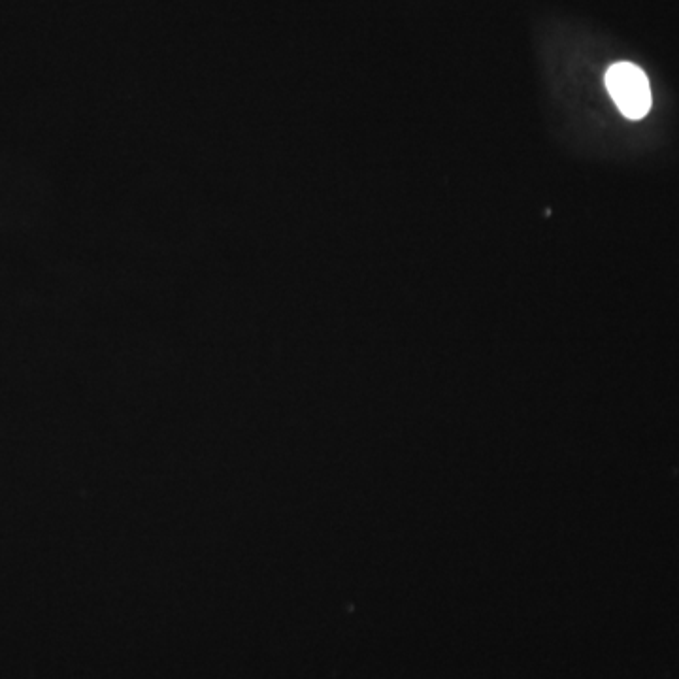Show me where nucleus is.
<instances>
[{"label":"nucleus","mask_w":679,"mask_h":679,"mask_svg":"<svg viewBox=\"0 0 679 679\" xmlns=\"http://www.w3.org/2000/svg\"><path fill=\"white\" fill-rule=\"evenodd\" d=\"M615 106L627 119H642L651 110V87L646 72L632 63H615L604 76Z\"/></svg>","instance_id":"obj_1"}]
</instances>
